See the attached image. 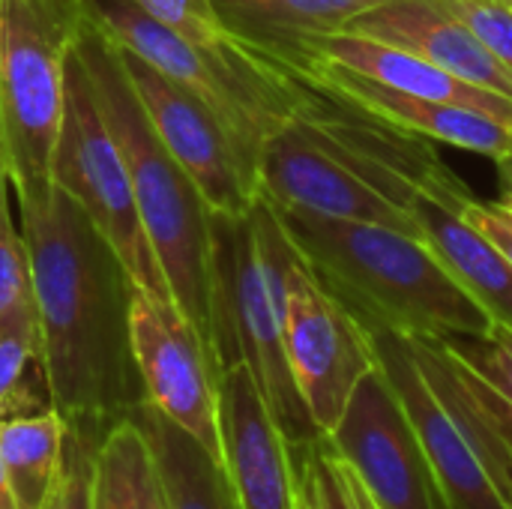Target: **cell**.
<instances>
[{
    "mask_svg": "<svg viewBox=\"0 0 512 509\" xmlns=\"http://www.w3.org/2000/svg\"><path fill=\"white\" fill-rule=\"evenodd\" d=\"M273 45H291L300 48L312 57H321L327 63L345 66L351 72H360L390 90L408 93V96H420V99H438V102H453V105H465L474 111H483L501 123L512 126V99H504L498 93L471 87L465 81H459L456 75L444 72L441 66L429 63L426 57L384 42V39H372L363 33H351V30H336V33H321V36H300V39H288V42H273ZM252 48H270V45H252Z\"/></svg>",
    "mask_w": 512,
    "mask_h": 509,
    "instance_id": "17",
    "label": "cell"
},
{
    "mask_svg": "<svg viewBox=\"0 0 512 509\" xmlns=\"http://www.w3.org/2000/svg\"><path fill=\"white\" fill-rule=\"evenodd\" d=\"M504 3H507V6H510V9H512V0H504Z\"/></svg>",
    "mask_w": 512,
    "mask_h": 509,
    "instance_id": "35",
    "label": "cell"
},
{
    "mask_svg": "<svg viewBox=\"0 0 512 509\" xmlns=\"http://www.w3.org/2000/svg\"><path fill=\"white\" fill-rule=\"evenodd\" d=\"M117 54L153 132L198 186L210 213H249L258 201V168L243 153L231 129L219 120V114L147 66L141 57L123 48H117Z\"/></svg>",
    "mask_w": 512,
    "mask_h": 509,
    "instance_id": "11",
    "label": "cell"
},
{
    "mask_svg": "<svg viewBox=\"0 0 512 509\" xmlns=\"http://www.w3.org/2000/svg\"><path fill=\"white\" fill-rule=\"evenodd\" d=\"M129 339L144 405L201 441L216 459L219 444V381L222 369L198 330L171 300L132 288Z\"/></svg>",
    "mask_w": 512,
    "mask_h": 509,
    "instance_id": "10",
    "label": "cell"
},
{
    "mask_svg": "<svg viewBox=\"0 0 512 509\" xmlns=\"http://www.w3.org/2000/svg\"><path fill=\"white\" fill-rule=\"evenodd\" d=\"M477 381L480 393L512 435V330L492 324L486 336L441 339Z\"/></svg>",
    "mask_w": 512,
    "mask_h": 509,
    "instance_id": "24",
    "label": "cell"
},
{
    "mask_svg": "<svg viewBox=\"0 0 512 509\" xmlns=\"http://www.w3.org/2000/svg\"><path fill=\"white\" fill-rule=\"evenodd\" d=\"M465 201L417 195L414 219L420 225V237L489 315V321L512 330V264L462 216Z\"/></svg>",
    "mask_w": 512,
    "mask_h": 509,
    "instance_id": "18",
    "label": "cell"
},
{
    "mask_svg": "<svg viewBox=\"0 0 512 509\" xmlns=\"http://www.w3.org/2000/svg\"><path fill=\"white\" fill-rule=\"evenodd\" d=\"M255 51L264 54L267 60H273L279 69H285L297 81H303V84H309V87H315V90H321V93L387 123V126H396L402 132H411V135H420L426 141L447 144L456 150L480 153L492 162H498L504 153L512 150V126L483 114V111L390 90L360 72L327 63V60L312 57L291 45H270V48H255Z\"/></svg>",
    "mask_w": 512,
    "mask_h": 509,
    "instance_id": "13",
    "label": "cell"
},
{
    "mask_svg": "<svg viewBox=\"0 0 512 509\" xmlns=\"http://www.w3.org/2000/svg\"><path fill=\"white\" fill-rule=\"evenodd\" d=\"M6 327L36 330V306L27 246L9 210V174L0 144V330Z\"/></svg>",
    "mask_w": 512,
    "mask_h": 509,
    "instance_id": "23",
    "label": "cell"
},
{
    "mask_svg": "<svg viewBox=\"0 0 512 509\" xmlns=\"http://www.w3.org/2000/svg\"><path fill=\"white\" fill-rule=\"evenodd\" d=\"M84 18L117 48L141 57L168 81L210 105L255 162L303 99V81L243 45L210 51L147 15L135 0H81Z\"/></svg>",
    "mask_w": 512,
    "mask_h": 509,
    "instance_id": "6",
    "label": "cell"
},
{
    "mask_svg": "<svg viewBox=\"0 0 512 509\" xmlns=\"http://www.w3.org/2000/svg\"><path fill=\"white\" fill-rule=\"evenodd\" d=\"M258 195L282 210L327 219H354L399 228L420 237L414 210L360 180L324 150L294 117L267 138L258 159Z\"/></svg>",
    "mask_w": 512,
    "mask_h": 509,
    "instance_id": "14",
    "label": "cell"
},
{
    "mask_svg": "<svg viewBox=\"0 0 512 509\" xmlns=\"http://www.w3.org/2000/svg\"><path fill=\"white\" fill-rule=\"evenodd\" d=\"M243 45H273L345 30L357 15L387 0H210Z\"/></svg>",
    "mask_w": 512,
    "mask_h": 509,
    "instance_id": "20",
    "label": "cell"
},
{
    "mask_svg": "<svg viewBox=\"0 0 512 509\" xmlns=\"http://www.w3.org/2000/svg\"><path fill=\"white\" fill-rule=\"evenodd\" d=\"M297 465L312 483L318 509H366L363 492L348 474V468L333 456L324 438H312L294 447Z\"/></svg>",
    "mask_w": 512,
    "mask_h": 509,
    "instance_id": "27",
    "label": "cell"
},
{
    "mask_svg": "<svg viewBox=\"0 0 512 509\" xmlns=\"http://www.w3.org/2000/svg\"><path fill=\"white\" fill-rule=\"evenodd\" d=\"M93 509H165L153 447L126 414L102 429L93 450Z\"/></svg>",
    "mask_w": 512,
    "mask_h": 509,
    "instance_id": "21",
    "label": "cell"
},
{
    "mask_svg": "<svg viewBox=\"0 0 512 509\" xmlns=\"http://www.w3.org/2000/svg\"><path fill=\"white\" fill-rule=\"evenodd\" d=\"M297 509H318L315 492H312V483H309V477L303 474L300 465H297Z\"/></svg>",
    "mask_w": 512,
    "mask_h": 509,
    "instance_id": "32",
    "label": "cell"
},
{
    "mask_svg": "<svg viewBox=\"0 0 512 509\" xmlns=\"http://www.w3.org/2000/svg\"><path fill=\"white\" fill-rule=\"evenodd\" d=\"M345 30L402 45L471 87L512 99L507 66L441 0H387L357 15Z\"/></svg>",
    "mask_w": 512,
    "mask_h": 509,
    "instance_id": "16",
    "label": "cell"
},
{
    "mask_svg": "<svg viewBox=\"0 0 512 509\" xmlns=\"http://www.w3.org/2000/svg\"><path fill=\"white\" fill-rule=\"evenodd\" d=\"M147 15L210 51H234L240 39L228 33L210 0H135Z\"/></svg>",
    "mask_w": 512,
    "mask_h": 509,
    "instance_id": "28",
    "label": "cell"
},
{
    "mask_svg": "<svg viewBox=\"0 0 512 509\" xmlns=\"http://www.w3.org/2000/svg\"><path fill=\"white\" fill-rule=\"evenodd\" d=\"M102 429L87 426H66V444L63 459L57 468V477L45 495L39 509H93V450Z\"/></svg>",
    "mask_w": 512,
    "mask_h": 509,
    "instance_id": "26",
    "label": "cell"
},
{
    "mask_svg": "<svg viewBox=\"0 0 512 509\" xmlns=\"http://www.w3.org/2000/svg\"><path fill=\"white\" fill-rule=\"evenodd\" d=\"M324 441L375 509H444L423 447L378 363Z\"/></svg>",
    "mask_w": 512,
    "mask_h": 509,
    "instance_id": "12",
    "label": "cell"
},
{
    "mask_svg": "<svg viewBox=\"0 0 512 509\" xmlns=\"http://www.w3.org/2000/svg\"><path fill=\"white\" fill-rule=\"evenodd\" d=\"M462 18L512 75V9L504 0H441Z\"/></svg>",
    "mask_w": 512,
    "mask_h": 509,
    "instance_id": "29",
    "label": "cell"
},
{
    "mask_svg": "<svg viewBox=\"0 0 512 509\" xmlns=\"http://www.w3.org/2000/svg\"><path fill=\"white\" fill-rule=\"evenodd\" d=\"M132 417L141 423L153 447L165 509H240L222 459H216L201 441L144 402Z\"/></svg>",
    "mask_w": 512,
    "mask_h": 509,
    "instance_id": "19",
    "label": "cell"
},
{
    "mask_svg": "<svg viewBox=\"0 0 512 509\" xmlns=\"http://www.w3.org/2000/svg\"><path fill=\"white\" fill-rule=\"evenodd\" d=\"M0 509H21L15 489H12V480H9V471L3 465V453H0Z\"/></svg>",
    "mask_w": 512,
    "mask_h": 509,
    "instance_id": "33",
    "label": "cell"
},
{
    "mask_svg": "<svg viewBox=\"0 0 512 509\" xmlns=\"http://www.w3.org/2000/svg\"><path fill=\"white\" fill-rule=\"evenodd\" d=\"M270 219L273 210L261 195L243 216L213 213V345L219 369H249L273 417L297 447L321 435L315 432L288 369L282 279Z\"/></svg>",
    "mask_w": 512,
    "mask_h": 509,
    "instance_id": "5",
    "label": "cell"
},
{
    "mask_svg": "<svg viewBox=\"0 0 512 509\" xmlns=\"http://www.w3.org/2000/svg\"><path fill=\"white\" fill-rule=\"evenodd\" d=\"M66 444V420L54 408L0 420V453L21 509L45 501Z\"/></svg>",
    "mask_w": 512,
    "mask_h": 509,
    "instance_id": "22",
    "label": "cell"
},
{
    "mask_svg": "<svg viewBox=\"0 0 512 509\" xmlns=\"http://www.w3.org/2000/svg\"><path fill=\"white\" fill-rule=\"evenodd\" d=\"M495 165H498V189H501V198L498 201L512 210V150L504 153Z\"/></svg>",
    "mask_w": 512,
    "mask_h": 509,
    "instance_id": "31",
    "label": "cell"
},
{
    "mask_svg": "<svg viewBox=\"0 0 512 509\" xmlns=\"http://www.w3.org/2000/svg\"><path fill=\"white\" fill-rule=\"evenodd\" d=\"M444 509H512V435L441 339L366 330Z\"/></svg>",
    "mask_w": 512,
    "mask_h": 509,
    "instance_id": "4",
    "label": "cell"
},
{
    "mask_svg": "<svg viewBox=\"0 0 512 509\" xmlns=\"http://www.w3.org/2000/svg\"><path fill=\"white\" fill-rule=\"evenodd\" d=\"M273 210L303 261L363 330L420 339H462L492 330L489 315L423 237L375 222Z\"/></svg>",
    "mask_w": 512,
    "mask_h": 509,
    "instance_id": "2",
    "label": "cell"
},
{
    "mask_svg": "<svg viewBox=\"0 0 512 509\" xmlns=\"http://www.w3.org/2000/svg\"><path fill=\"white\" fill-rule=\"evenodd\" d=\"M462 216L489 240L495 243L504 258L512 264V210L504 207L501 201H483L477 195H471L462 204Z\"/></svg>",
    "mask_w": 512,
    "mask_h": 509,
    "instance_id": "30",
    "label": "cell"
},
{
    "mask_svg": "<svg viewBox=\"0 0 512 509\" xmlns=\"http://www.w3.org/2000/svg\"><path fill=\"white\" fill-rule=\"evenodd\" d=\"M270 237L282 279V330L288 369L315 432L324 438L336 429L357 384L375 369V348L363 324L324 288V282L303 261L276 210L270 219Z\"/></svg>",
    "mask_w": 512,
    "mask_h": 509,
    "instance_id": "9",
    "label": "cell"
},
{
    "mask_svg": "<svg viewBox=\"0 0 512 509\" xmlns=\"http://www.w3.org/2000/svg\"><path fill=\"white\" fill-rule=\"evenodd\" d=\"M48 405L39 333L6 327L0 330V420L42 411Z\"/></svg>",
    "mask_w": 512,
    "mask_h": 509,
    "instance_id": "25",
    "label": "cell"
},
{
    "mask_svg": "<svg viewBox=\"0 0 512 509\" xmlns=\"http://www.w3.org/2000/svg\"><path fill=\"white\" fill-rule=\"evenodd\" d=\"M81 0H0V144L15 198L51 186Z\"/></svg>",
    "mask_w": 512,
    "mask_h": 509,
    "instance_id": "7",
    "label": "cell"
},
{
    "mask_svg": "<svg viewBox=\"0 0 512 509\" xmlns=\"http://www.w3.org/2000/svg\"><path fill=\"white\" fill-rule=\"evenodd\" d=\"M72 51L81 60L93 96L105 114V123L126 159L135 207L150 249L159 261V270L168 282L171 300L216 357L210 270L213 213L201 198L198 186L153 132L123 72L114 42L84 18Z\"/></svg>",
    "mask_w": 512,
    "mask_h": 509,
    "instance_id": "3",
    "label": "cell"
},
{
    "mask_svg": "<svg viewBox=\"0 0 512 509\" xmlns=\"http://www.w3.org/2000/svg\"><path fill=\"white\" fill-rule=\"evenodd\" d=\"M222 465L240 509H297V453L246 366L219 381Z\"/></svg>",
    "mask_w": 512,
    "mask_h": 509,
    "instance_id": "15",
    "label": "cell"
},
{
    "mask_svg": "<svg viewBox=\"0 0 512 509\" xmlns=\"http://www.w3.org/2000/svg\"><path fill=\"white\" fill-rule=\"evenodd\" d=\"M51 183L60 186L111 243L135 288L156 300H171L168 282L144 234L126 159L93 96L90 78L69 51L63 120L51 156ZM174 303V300H171Z\"/></svg>",
    "mask_w": 512,
    "mask_h": 509,
    "instance_id": "8",
    "label": "cell"
},
{
    "mask_svg": "<svg viewBox=\"0 0 512 509\" xmlns=\"http://www.w3.org/2000/svg\"><path fill=\"white\" fill-rule=\"evenodd\" d=\"M354 483H357V480H354ZM360 492H363V489H360ZM363 501H366V509H375V507H372V501L366 498V492H363Z\"/></svg>",
    "mask_w": 512,
    "mask_h": 509,
    "instance_id": "34",
    "label": "cell"
},
{
    "mask_svg": "<svg viewBox=\"0 0 512 509\" xmlns=\"http://www.w3.org/2000/svg\"><path fill=\"white\" fill-rule=\"evenodd\" d=\"M48 405L66 426L105 429L141 402L132 360V279L84 210L45 186L18 198Z\"/></svg>",
    "mask_w": 512,
    "mask_h": 509,
    "instance_id": "1",
    "label": "cell"
}]
</instances>
